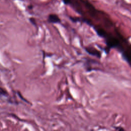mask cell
<instances>
[{
    "label": "cell",
    "instance_id": "6da1fadb",
    "mask_svg": "<svg viewBox=\"0 0 131 131\" xmlns=\"http://www.w3.org/2000/svg\"><path fill=\"white\" fill-rule=\"evenodd\" d=\"M48 21L49 23L53 24H57L61 23V19L58 16L55 14H51L49 15Z\"/></svg>",
    "mask_w": 131,
    "mask_h": 131
},
{
    "label": "cell",
    "instance_id": "7a4b0ae2",
    "mask_svg": "<svg viewBox=\"0 0 131 131\" xmlns=\"http://www.w3.org/2000/svg\"><path fill=\"white\" fill-rule=\"evenodd\" d=\"M85 50L87 53H88L90 55H93V56H96L98 58H100L101 57V54L99 51H98L96 50V49H95L93 48H89L87 47L85 48Z\"/></svg>",
    "mask_w": 131,
    "mask_h": 131
},
{
    "label": "cell",
    "instance_id": "3957f363",
    "mask_svg": "<svg viewBox=\"0 0 131 131\" xmlns=\"http://www.w3.org/2000/svg\"><path fill=\"white\" fill-rule=\"evenodd\" d=\"M63 3L66 5H68L70 3L71 0H62Z\"/></svg>",
    "mask_w": 131,
    "mask_h": 131
}]
</instances>
